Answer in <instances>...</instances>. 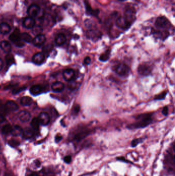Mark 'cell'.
Masks as SVG:
<instances>
[{"label":"cell","mask_w":175,"mask_h":176,"mask_svg":"<svg viewBox=\"0 0 175 176\" xmlns=\"http://www.w3.org/2000/svg\"><path fill=\"white\" fill-rule=\"evenodd\" d=\"M152 113H141L135 117L134 122L128 125L127 128L129 129H137L145 128L153 123Z\"/></svg>","instance_id":"obj_1"},{"label":"cell","mask_w":175,"mask_h":176,"mask_svg":"<svg viewBox=\"0 0 175 176\" xmlns=\"http://www.w3.org/2000/svg\"><path fill=\"white\" fill-rule=\"evenodd\" d=\"M92 132V130L86 126L82 125L79 126L76 129V132L74 134L73 140L77 142H79L90 134Z\"/></svg>","instance_id":"obj_2"},{"label":"cell","mask_w":175,"mask_h":176,"mask_svg":"<svg viewBox=\"0 0 175 176\" xmlns=\"http://www.w3.org/2000/svg\"><path fill=\"white\" fill-rule=\"evenodd\" d=\"M9 39L15 44L16 46L18 48H22L24 45V42H23L21 39L20 32L18 28L15 29L13 33L10 35Z\"/></svg>","instance_id":"obj_3"},{"label":"cell","mask_w":175,"mask_h":176,"mask_svg":"<svg viewBox=\"0 0 175 176\" xmlns=\"http://www.w3.org/2000/svg\"><path fill=\"white\" fill-rule=\"evenodd\" d=\"M114 71L118 75L122 77L128 76L130 72L129 67L123 63H119L117 65L114 67Z\"/></svg>","instance_id":"obj_4"},{"label":"cell","mask_w":175,"mask_h":176,"mask_svg":"<svg viewBox=\"0 0 175 176\" xmlns=\"http://www.w3.org/2000/svg\"><path fill=\"white\" fill-rule=\"evenodd\" d=\"M153 67L150 63H142L138 67V73L142 76H149L153 71Z\"/></svg>","instance_id":"obj_5"},{"label":"cell","mask_w":175,"mask_h":176,"mask_svg":"<svg viewBox=\"0 0 175 176\" xmlns=\"http://www.w3.org/2000/svg\"><path fill=\"white\" fill-rule=\"evenodd\" d=\"M136 17V11L134 8H127L124 13V18L131 24L135 21Z\"/></svg>","instance_id":"obj_6"},{"label":"cell","mask_w":175,"mask_h":176,"mask_svg":"<svg viewBox=\"0 0 175 176\" xmlns=\"http://www.w3.org/2000/svg\"><path fill=\"white\" fill-rule=\"evenodd\" d=\"M117 26L122 30H127L129 28L131 24L124 17H119L116 21Z\"/></svg>","instance_id":"obj_7"},{"label":"cell","mask_w":175,"mask_h":176,"mask_svg":"<svg viewBox=\"0 0 175 176\" xmlns=\"http://www.w3.org/2000/svg\"><path fill=\"white\" fill-rule=\"evenodd\" d=\"M156 25L159 28H167L170 25V22L168 19L164 17H159L156 21Z\"/></svg>","instance_id":"obj_8"},{"label":"cell","mask_w":175,"mask_h":176,"mask_svg":"<svg viewBox=\"0 0 175 176\" xmlns=\"http://www.w3.org/2000/svg\"><path fill=\"white\" fill-rule=\"evenodd\" d=\"M63 78L66 81L70 82L74 80L75 77V72L72 69H66L63 71Z\"/></svg>","instance_id":"obj_9"},{"label":"cell","mask_w":175,"mask_h":176,"mask_svg":"<svg viewBox=\"0 0 175 176\" xmlns=\"http://www.w3.org/2000/svg\"><path fill=\"white\" fill-rule=\"evenodd\" d=\"M40 11V8L39 6L33 4L30 6L29 8H28L27 13L29 16L32 18L36 17L37 15L39 14Z\"/></svg>","instance_id":"obj_10"},{"label":"cell","mask_w":175,"mask_h":176,"mask_svg":"<svg viewBox=\"0 0 175 176\" xmlns=\"http://www.w3.org/2000/svg\"><path fill=\"white\" fill-rule=\"evenodd\" d=\"M46 41V37L44 35L39 34L35 36L32 40V43L35 46H41L44 44Z\"/></svg>","instance_id":"obj_11"},{"label":"cell","mask_w":175,"mask_h":176,"mask_svg":"<svg viewBox=\"0 0 175 176\" xmlns=\"http://www.w3.org/2000/svg\"><path fill=\"white\" fill-rule=\"evenodd\" d=\"M38 119L39 120L40 124L42 125L43 126H46L49 123V115H48L47 113H45V112L41 113Z\"/></svg>","instance_id":"obj_12"},{"label":"cell","mask_w":175,"mask_h":176,"mask_svg":"<svg viewBox=\"0 0 175 176\" xmlns=\"http://www.w3.org/2000/svg\"><path fill=\"white\" fill-rule=\"evenodd\" d=\"M35 21L33 18L29 17H27L24 19L23 22V25L24 27L26 28L27 29H31L33 28V27L35 26Z\"/></svg>","instance_id":"obj_13"},{"label":"cell","mask_w":175,"mask_h":176,"mask_svg":"<svg viewBox=\"0 0 175 176\" xmlns=\"http://www.w3.org/2000/svg\"><path fill=\"white\" fill-rule=\"evenodd\" d=\"M18 117L22 122H27L31 118V114L28 111H22L18 113Z\"/></svg>","instance_id":"obj_14"},{"label":"cell","mask_w":175,"mask_h":176,"mask_svg":"<svg viewBox=\"0 0 175 176\" xmlns=\"http://www.w3.org/2000/svg\"><path fill=\"white\" fill-rule=\"evenodd\" d=\"M45 59V55L43 53L40 52V53H37L36 54H35L32 57V61L33 62L39 65L41 63H42Z\"/></svg>","instance_id":"obj_15"},{"label":"cell","mask_w":175,"mask_h":176,"mask_svg":"<svg viewBox=\"0 0 175 176\" xmlns=\"http://www.w3.org/2000/svg\"><path fill=\"white\" fill-rule=\"evenodd\" d=\"M64 85L61 82H55L52 84V89L55 92H61L64 89Z\"/></svg>","instance_id":"obj_16"},{"label":"cell","mask_w":175,"mask_h":176,"mask_svg":"<svg viewBox=\"0 0 175 176\" xmlns=\"http://www.w3.org/2000/svg\"><path fill=\"white\" fill-rule=\"evenodd\" d=\"M66 41V37L63 33H59L55 38V43L58 46H62Z\"/></svg>","instance_id":"obj_17"},{"label":"cell","mask_w":175,"mask_h":176,"mask_svg":"<svg viewBox=\"0 0 175 176\" xmlns=\"http://www.w3.org/2000/svg\"><path fill=\"white\" fill-rule=\"evenodd\" d=\"M6 109L9 111H16L18 109V106L15 102L12 100L8 101L5 105Z\"/></svg>","instance_id":"obj_18"},{"label":"cell","mask_w":175,"mask_h":176,"mask_svg":"<svg viewBox=\"0 0 175 176\" xmlns=\"http://www.w3.org/2000/svg\"><path fill=\"white\" fill-rule=\"evenodd\" d=\"M11 30V27L9 24L6 23H2L0 24V33L3 35H6Z\"/></svg>","instance_id":"obj_19"},{"label":"cell","mask_w":175,"mask_h":176,"mask_svg":"<svg viewBox=\"0 0 175 176\" xmlns=\"http://www.w3.org/2000/svg\"><path fill=\"white\" fill-rule=\"evenodd\" d=\"M0 48L4 52L9 53L11 50V45L9 42L7 41H2L0 43Z\"/></svg>","instance_id":"obj_20"},{"label":"cell","mask_w":175,"mask_h":176,"mask_svg":"<svg viewBox=\"0 0 175 176\" xmlns=\"http://www.w3.org/2000/svg\"><path fill=\"white\" fill-rule=\"evenodd\" d=\"M42 92V87L40 85H35L32 86L30 89V92L33 96H37Z\"/></svg>","instance_id":"obj_21"},{"label":"cell","mask_w":175,"mask_h":176,"mask_svg":"<svg viewBox=\"0 0 175 176\" xmlns=\"http://www.w3.org/2000/svg\"><path fill=\"white\" fill-rule=\"evenodd\" d=\"M23 130L20 126L15 125L13 127H12L11 134L14 137H18L22 134Z\"/></svg>","instance_id":"obj_22"},{"label":"cell","mask_w":175,"mask_h":176,"mask_svg":"<svg viewBox=\"0 0 175 176\" xmlns=\"http://www.w3.org/2000/svg\"><path fill=\"white\" fill-rule=\"evenodd\" d=\"M22 135L24 139H30L33 137V130L31 128L28 127L26 128L24 130H23Z\"/></svg>","instance_id":"obj_23"},{"label":"cell","mask_w":175,"mask_h":176,"mask_svg":"<svg viewBox=\"0 0 175 176\" xmlns=\"http://www.w3.org/2000/svg\"><path fill=\"white\" fill-rule=\"evenodd\" d=\"M32 100L31 97H23L21 100L20 102L22 106H29L32 103Z\"/></svg>","instance_id":"obj_24"},{"label":"cell","mask_w":175,"mask_h":176,"mask_svg":"<svg viewBox=\"0 0 175 176\" xmlns=\"http://www.w3.org/2000/svg\"><path fill=\"white\" fill-rule=\"evenodd\" d=\"M21 39L23 42H25L27 43H30L32 42V38L30 35L29 33H21Z\"/></svg>","instance_id":"obj_25"},{"label":"cell","mask_w":175,"mask_h":176,"mask_svg":"<svg viewBox=\"0 0 175 176\" xmlns=\"http://www.w3.org/2000/svg\"><path fill=\"white\" fill-rule=\"evenodd\" d=\"M111 56V50H107L100 56L99 60L102 62H106L109 60Z\"/></svg>","instance_id":"obj_26"},{"label":"cell","mask_w":175,"mask_h":176,"mask_svg":"<svg viewBox=\"0 0 175 176\" xmlns=\"http://www.w3.org/2000/svg\"><path fill=\"white\" fill-rule=\"evenodd\" d=\"M11 130L12 126H10V125H6L2 128V134H4L5 135H7L8 134H11Z\"/></svg>","instance_id":"obj_27"},{"label":"cell","mask_w":175,"mask_h":176,"mask_svg":"<svg viewBox=\"0 0 175 176\" xmlns=\"http://www.w3.org/2000/svg\"><path fill=\"white\" fill-rule=\"evenodd\" d=\"M40 123L39 122V120L37 117L33 118L31 122V126L32 128L34 130H38L39 129Z\"/></svg>","instance_id":"obj_28"},{"label":"cell","mask_w":175,"mask_h":176,"mask_svg":"<svg viewBox=\"0 0 175 176\" xmlns=\"http://www.w3.org/2000/svg\"><path fill=\"white\" fill-rule=\"evenodd\" d=\"M85 5H86V7L87 13L91 15H97L99 13V11L98 10H94L91 8V7L90 6V5L88 3H86V1H85Z\"/></svg>","instance_id":"obj_29"},{"label":"cell","mask_w":175,"mask_h":176,"mask_svg":"<svg viewBox=\"0 0 175 176\" xmlns=\"http://www.w3.org/2000/svg\"><path fill=\"white\" fill-rule=\"evenodd\" d=\"M167 94H168V92L166 91L162 92V93H161L160 94H158L157 95H156L155 98H154V100H163L164 98L166 97Z\"/></svg>","instance_id":"obj_30"},{"label":"cell","mask_w":175,"mask_h":176,"mask_svg":"<svg viewBox=\"0 0 175 176\" xmlns=\"http://www.w3.org/2000/svg\"><path fill=\"white\" fill-rule=\"evenodd\" d=\"M78 84L77 82H76L74 81V80H72V81L69 82V83L68 84V87L69 88V89L72 90H74L75 89H77V88L78 87Z\"/></svg>","instance_id":"obj_31"},{"label":"cell","mask_w":175,"mask_h":176,"mask_svg":"<svg viewBox=\"0 0 175 176\" xmlns=\"http://www.w3.org/2000/svg\"><path fill=\"white\" fill-rule=\"evenodd\" d=\"M142 142H143L142 138L134 139L131 141V146L133 147H135L137 146L140 143H142Z\"/></svg>","instance_id":"obj_32"},{"label":"cell","mask_w":175,"mask_h":176,"mask_svg":"<svg viewBox=\"0 0 175 176\" xmlns=\"http://www.w3.org/2000/svg\"><path fill=\"white\" fill-rule=\"evenodd\" d=\"M80 111V106L79 105L76 104L72 108V114L74 115H77L78 114L79 112Z\"/></svg>","instance_id":"obj_33"},{"label":"cell","mask_w":175,"mask_h":176,"mask_svg":"<svg viewBox=\"0 0 175 176\" xmlns=\"http://www.w3.org/2000/svg\"><path fill=\"white\" fill-rule=\"evenodd\" d=\"M6 61L8 65H12L13 63V61H14L13 57L11 56V55H8L6 57Z\"/></svg>","instance_id":"obj_34"},{"label":"cell","mask_w":175,"mask_h":176,"mask_svg":"<svg viewBox=\"0 0 175 176\" xmlns=\"http://www.w3.org/2000/svg\"><path fill=\"white\" fill-rule=\"evenodd\" d=\"M90 63H91V58L89 56H86L84 59L83 63L84 65H90Z\"/></svg>","instance_id":"obj_35"},{"label":"cell","mask_w":175,"mask_h":176,"mask_svg":"<svg viewBox=\"0 0 175 176\" xmlns=\"http://www.w3.org/2000/svg\"><path fill=\"white\" fill-rule=\"evenodd\" d=\"M72 157L70 156H66L64 158V161L67 164H69L72 162Z\"/></svg>","instance_id":"obj_36"},{"label":"cell","mask_w":175,"mask_h":176,"mask_svg":"<svg viewBox=\"0 0 175 176\" xmlns=\"http://www.w3.org/2000/svg\"><path fill=\"white\" fill-rule=\"evenodd\" d=\"M162 113L164 116H167L168 113V106H165L162 109Z\"/></svg>","instance_id":"obj_37"},{"label":"cell","mask_w":175,"mask_h":176,"mask_svg":"<svg viewBox=\"0 0 175 176\" xmlns=\"http://www.w3.org/2000/svg\"><path fill=\"white\" fill-rule=\"evenodd\" d=\"M25 89H26V88H16V89H14V90L13 91V93L16 94L18 93L20 91L24 90Z\"/></svg>","instance_id":"obj_38"},{"label":"cell","mask_w":175,"mask_h":176,"mask_svg":"<svg viewBox=\"0 0 175 176\" xmlns=\"http://www.w3.org/2000/svg\"><path fill=\"white\" fill-rule=\"evenodd\" d=\"M9 145L11 146L15 147L18 146L19 144V143L18 142V141H15V140H11L9 141Z\"/></svg>","instance_id":"obj_39"},{"label":"cell","mask_w":175,"mask_h":176,"mask_svg":"<svg viewBox=\"0 0 175 176\" xmlns=\"http://www.w3.org/2000/svg\"><path fill=\"white\" fill-rule=\"evenodd\" d=\"M62 139V136L60 134H57L55 136V142L56 143H59V142L61 141Z\"/></svg>","instance_id":"obj_40"},{"label":"cell","mask_w":175,"mask_h":176,"mask_svg":"<svg viewBox=\"0 0 175 176\" xmlns=\"http://www.w3.org/2000/svg\"><path fill=\"white\" fill-rule=\"evenodd\" d=\"M4 120H5V118H4V115H3L1 113H0V123L3 122Z\"/></svg>","instance_id":"obj_41"},{"label":"cell","mask_w":175,"mask_h":176,"mask_svg":"<svg viewBox=\"0 0 175 176\" xmlns=\"http://www.w3.org/2000/svg\"><path fill=\"white\" fill-rule=\"evenodd\" d=\"M4 66V62L1 58H0V71L2 70Z\"/></svg>","instance_id":"obj_42"},{"label":"cell","mask_w":175,"mask_h":176,"mask_svg":"<svg viewBox=\"0 0 175 176\" xmlns=\"http://www.w3.org/2000/svg\"><path fill=\"white\" fill-rule=\"evenodd\" d=\"M36 165H37V167L40 166V162H39V161H37Z\"/></svg>","instance_id":"obj_43"},{"label":"cell","mask_w":175,"mask_h":176,"mask_svg":"<svg viewBox=\"0 0 175 176\" xmlns=\"http://www.w3.org/2000/svg\"><path fill=\"white\" fill-rule=\"evenodd\" d=\"M4 176H13V175H12L11 174H6Z\"/></svg>","instance_id":"obj_44"},{"label":"cell","mask_w":175,"mask_h":176,"mask_svg":"<svg viewBox=\"0 0 175 176\" xmlns=\"http://www.w3.org/2000/svg\"><path fill=\"white\" fill-rule=\"evenodd\" d=\"M30 176H38V175L35 174H33L31 175Z\"/></svg>","instance_id":"obj_45"},{"label":"cell","mask_w":175,"mask_h":176,"mask_svg":"<svg viewBox=\"0 0 175 176\" xmlns=\"http://www.w3.org/2000/svg\"><path fill=\"white\" fill-rule=\"evenodd\" d=\"M119 1H122V2H123V1H126V0H119Z\"/></svg>","instance_id":"obj_46"}]
</instances>
